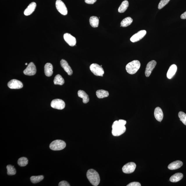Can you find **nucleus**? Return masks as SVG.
Listing matches in <instances>:
<instances>
[{
	"mask_svg": "<svg viewBox=\"0 0 186 186\" xmlns=\"http://www.w3.org/2000/svg\"><path fill=\"white\" fill-rule=\"evenodd\" d=\"M53 67L51 63H47L45 65L44 71L45 75L47 77H50L53 74Z\"/></svg>",
	"mask_w": 186,
	"mask_h": 186,
	"instance_id": "6ab92c4d",
	"label": "nucleus"
},
{
	"mask_svg": "<svg viewBox=\"0 0 186 186\" xmlns=\"http://www.w3.org/2000/svg\"><path fill=\"white\" fill-rule=\"evenodd\" d=\"M56 8L61 14L63 15H66L68 14V10L64 3L61 0H57L56 2Z\"/></svg>",
	"mask_w": 186,
	"mask_h": 186,
	"instance_id": "423d86ee",
	"label": "nucleus"
},
{
	"mask_svg": "<svg viewBox=\"0 0 186 186\" xmlns=\"http://www.w3.org/2000/svg\"><path fill=\"white\" fill-rule=\"evenodd\" d=\"M54 84L63 85L65 83V80L60 75H57L55 76L54 80Z\"/></svg>",
	"mask_w": 186,
	"mask_h": 186,
	"instance_id": "a878e982",
	"label": "nucleus"
},
{
	"mask_svg": "<svg viewBox=\"0 0 186 186\" xmlns=\"http://www.w3.org/2000/svg\"><path fill=\"white\" fill-rule=\"evenodd\" d=\"M96 94L98 98L102 99L108 97L109 95V93L108 91L103 90H99L96 93Z\"/></svg>",
	"mask_w": 186,
	"mask_h": 186,
	"instance_id": "5701e85b",
	"label": "nucleus"
},
{
	"mask_svg": "<svg viewBox=\"0 0 186 186\" xmlns=\"http://www.w3.org/2000/svg\"><path fill=\"white\" fill-rule=\"evenodd\" d=\"M51 106L58 110H62L65 108V103L63 100L60 99H56L52 101Z\"/></svg>",
	"mask_w": 186,
	"mask_h": 186,
	"instance_id": "0eeeda50",
	"label": "nucleus"
},
{
	"mask_svg": "<svg viewBox=\"0 0 186 186\" xmlns=\"http://www.w3.org/2000/svg\"><path fill=\"white\" fill-rule=\"evenodd\" d=\"M79 97L83 99V102L84 103H87L89 102V96L85 92L82 90H79L78 92Z\"/></svg>",
	"mask_w": 186,
	"mask_h": 186,
	"instance_id": "aec40b11",
	"label": "nucleus"
},
{
	"mask_svg": "<svg viewBox=\"0 0 186 186\" xmlns=\"http://www.w3.org/2000/svg\"><path fill=\"white\" fill-rule=\"evenodd\" d=\"M89 22L92 27L96 28L98 27L99 19L98 17L95 16H91L90 18Z\"/></svg>",
	"mask_w": 186,
	"mask_h": 186,
	"instance_id": "4be33fe9",
	"label": "nucleus"
},
{
	"mask_svg": "<svg viewBox=\"0 0 186 186\" xmlns=\"http://www.w3.org/2000/svg\"><path fill=\"white\" fill-rule=\"evenodd\" d=\"M146 33V31L145 30H141L139 31L131 38L130 41L133 42H137L143 38Z\"/></svg>",
	"mask_w": 186,
	"mask_h": 186,
	"instance_id": "f8f14e48",
	"label": "nucleus"
},
{
	"mask_svg": "<svg viewBox=\"0 0 186 186\" xmlns=\"http://www.w3.org/2000/svg\"><path fill=\"white\" fill-rule=\"evenodd\" d=\"M140 66V61L138 60H134L127 64L126 66V70L129 74L133 75L136 74Z\"/></svg>",
	"mask_w": 186,
	"mask_h": 186,
	"instance_id": "7ed1b4c3",
	"label": "nucleus"
},
{
	"mask_svg": "<svg viewBox=\"0 0 186 186\" xmlns=\"http://www.w3.org/2000/svg\"><path fill=\"white\" fill-rule=\"evenodd\" d=\"M87 177L90 183L93 185L97 186L99 185L100 182V178L96 171L93 169L88 170L87 173Z\"/></svg>",
	"mask_w": 186,
	"mask_h": 186,
	"instance_id": "f257e3e1",
	"label": "nucleus"
},
{
	"mask_svg": "<svg viewBox=\"0 0 186 186\" xmlns=\"http://www.w3.org/2000/svg\"><path fill=\"white\" fill-rule=\"evenodd\" d=\"M24 74L27 76H32L36 74V68L34 64L31 62L24 71Z\"/></svg>",
	"mask_w": 186,
	"mask_h": 186,
	"instance_id": "6e6552de",
	"label": "nucleus"
},
{
	"mask_svg": "<svg viewBox=\"0 0 186 186\" xmlns=\"http://www.w3.org/2000/svg\"><path fill=\"white\" fill-rule=\"evenodd\" d=\"M66 146V144L64 141L57 140L52 141L50 145L51 149L54 151H59L63 150Z\"/></svg>",
	"mask_w": 186,
	"mask_h": 186,
	"instance_id": "20e7f679",
	"label": "nucleus"
},
{
	"mask_svg": "<svg viewBox=\"0 0 186 186\" xmlns=\"http://www.w3.org/2000/svg\"><path fill=\"white\" fill-rule=\"evenodd\" d=\"M140 183L138 182H133L129 183L127 186H141Z\"/></svg>",
	"mask_w": 186,
	"mask_h": 186,
	"instance_id": "473e14b6",
	"label": "nucleus"
},
{
	"mask_svg": "<svg viewBox=\"0 0 186 186\" xmlns=\"http://www.w3.org/2000/svg\"><path fill=\"white\" fill-rule=\"evenodd\" d=\"M29 160L26 157L20 158L18 161V164L21 166H25L28 164Z\"/></svg>",
	"mask_w": 186,
	"mask_h": 186,
	"instance_id": "c85d7f7f",
	"label": "nucleus"
},
{
	"mask_svg": "<svg viewBox=\"0 0 186 186\" xmlns=\"http://www.w3.org/2000/svg\"><path fill=\"white\" fill-rule=\"evenodd\" d=\"M118 121L119 122V123L122 125H126V124L127 123V121H125V120H119Z\"/></svg>",
	"mask_w": 186,
	"mask_h": 186,
	"instance_id": "f704fd0d",
	"label": "nucleus"
},
{
	"mask_svg": "<svg viewBox=\"0 0 186 186\" xmlns=\"http://www.w3.org/2000/svg\"><path fill=\"white\" fill-rule=\"evenodd\" d=\"M90 69L95 76L102 77L104 74V71L102 67L98 64H92L90 65Z\"/></svg>",
	"mask_w": 186,
	"mask_h": 186,
	"instance_id": "39448f33",
	"label": "nucleus"
},
{
	"mask_svg": "<svg viewBox=\"0 0 186 186\" xmlns=\"http://www.w3.org/2000/svg\"><path fill=\"white\" fill-rule=\"evenodd\" d=\"M154 115L157 121L161 122L163 118V114L162 110L160 108L157 107L156 108L154 112Z\"/></svg>",
	"mask_w": 186,
	"mask_h": 186,
	"instance_id": "dca6fc26",
	"label": "nucleus"
},
{
	"mask_svg": "<svg viewBox=\"0 0 186 186\" xmlns=\"http://www.w3.org/2000/svg\"><path fill=\"white\" fill-rule=\"evenodd\" d=\"M36 7V3L35 2H32L29 5L27 8L24 11V14L25 16H29L31 15L35 10Z\"/></svg>",
	"mask_w": 186,
	"mask_h": 186,
	"instance_id": "2eb2a0df",
	"label": "nucleus"
},
{
	"mask_svg": "<svg viewBox=\"0 0 186 186\" xmlns=\"http://www.w3.org/2000/svg\"><path fill=\"white\" fill-rule=\"evenodd\" d=\"M129 5V3L128 1H123L118 8V12L120 13L125 12L128 8Z\"/></svg>",
	"mask_w": 186,
	"mask_h": 186,
	"instance_id": "b1692460",
	"label": "nucleus"
},
{
	"mask_svg": "<svg viewBox=\"0 0 186 186\" xmlns=\"http://www.w3.org/2000/svg\"><path fill=\"white\" fill-rule=\"evenodd\" d=\"M136 168V165L134 162H129L124 165L122 170L124 173L130 174L134 172Z\"/></svg>",
	"mask_w": 186,
	"mask_h": 186,
	"instance_id": "1a4fd4ad",
	"label": "nucleus"
},
{
	"mask_svg": "<svg viewBox=\"0 0 186 186\" xmlns=\"http://www.w3.org/2000/svg\"><path fill=\"white\" fill-rule=\"evenodd\" d=\"M25 65H27V63H25Z\"/></svg>",
	"mask_w": 186,
	"mask_h": 186,
	"instance_id": "e433bc0d",
	"label": "nucleus"
},
{
	"mask_svg": "<svg viewBox=\"0 0 186 186\" xmlns=\"http://www.w3.org/2000/svg\"><path fill=\"white\" fill-rule=\"evenodd\" d=\"M178 116L180 121H181L184 125H186V114L183 112L180 111L178 113Z\"/></svg>",
	"mask_w": 186,
	"mask_h": 186,
	"instance_id": "c756f323",
	"label": "nucleus"
},
{
	"mask_svg": "<svg viewBox=\"0 0 186 186\" xmlns=\"http://www.w3.org/2000/svg\"><path fill=\"white\" fill-rule=\"evenodd\" d=\"M97 0H85V3L89 4H93Z\"/></svg>",
	"mask_w": 186,
	"mask_h": 186,
	"instance_id": "72a5a7b5",
	"label": "nucleus"
},
{
	"mask_svg": "<svg viewBox=\"0 0 186 186\" xmlns=\"http://www.w3.org/2000/svg\"><path fill=\"white\" fill-rule=\"evenodd\" d=\"M7 174L9 176H13L16 174V170L14 166L11 165H7Z\"/></svg>",
	"mask_w": 186,
	"mask_h": 186,
	"instance_id": "bb28decb",
	"label": "nucleus"
},
{
	"mask_svg": "<svg viewBox=\"0 0 186 186\" xmlns=\"http://www.w3.org/2000/svg\"><path fill=\"white\" fill-rule=\"evenodd\" d=\"M177 70V67L176 65H171L167 73V77L169 79H172L176 74Z\"/></svg>",
	"mask_w": 186,
	"mask_h": 186,
	"instance_id": "f3484780",
	"label": "nucleus"
},
{
	"mask_svg": "<svg viewBox=\"0 0 186 186\" xmlns=\"http://www.w3.org/2000/svg\"><path fill=\"white\" fill-rule=\"evenodd\" d=\"M181 18L182 19H186V11L181 15Z\"/></svg>",
	"mask_w": 186,
	"mask_h": 186,
	"instance_id": "c9c22d12",
	"label": "nucleus"
},
{
	"mask_svg": "<svg viewBox=\"0 0 186 186\" xmlns=\"http://www.w3.org/2000/svg\"><path fill=\"white\" fill-rule=\"evenodd\" d=\"M61 66L69 76L72 75L73 71L67 62L64 59H62L61 61Z\"/></svg>",
	"mask_w": 186,
	"mask_h": 186,
	"instance_id": "4468645a",
	"label": "nucleus"
},
{
	"mask_svg": "<svg viewBox=\"0 0 186 186\" xmlns=\"http://www.w3.org/2000/svg\"><path fill=\"white\" fill-rule=\"evenodd\" d=\"M44 178V177L43 176H31L30 179L33 183L35 184L42 181Z\"/></svg>",
	"mask_w": 186,
	"mask_h": 186,
	"instance_id": "cd10ccee",
	"label": "nucleus"
},
{
	"mask_svg": "<svg viewBox=\"0 0 186 186\" xmlns=\"http://www.w3.org/2000/svg\"><path fill=\"white\" fill-rule=\"evenodd\" d=\"M133 22L132 19L130 17H127L122 21L121 22V26L123 27H127L130 25Z\"/></svg>",
	"mask_w": 186,
	"mask_h": 186,
	"instance_id": "393cba45",
	"label": "nucleus"
},
{
	"mask_svg": "<svg viewBox=\"0 0 186 186\" xmlns=\"http://www.w3.org/2000/svg\"><path fill=\"white\" fill-rule=\"evenodd\" d=\"M170 0H161L160 2L159 3L158 8L159 9H160L164 7L165 5L168 4Z\"/></svg>",
	"mask_w": 186,
	"mask_h": 186,
	"instance_id": "7c9ffc66",
	"label": "nucleus"
},
{
	"mask_svg": "<svg viewBox=\"0 0 186 186\" xmlns=\"http://www.w3.org/2000/svg\"><path fill=\"white\" fill-rule=\"evenodd\" d=\"M59 185V186H70V185H69L68 182L65 181H63L60 182L59 184V185Z\"/></svg>",
	"mask_w": 186,
	"mask_h": 186,
	"instance_id": "2f4dec72",
	"label": "nucleus"
},
{
	"mask_svg": "<svg viewBox=\"0 0 186 186\" xmlns=\"http://www.w3.org/2000/svg\"><path fill=\"white\" fill-rule=\"evenodd\" d=\"M183 165L182 161L178 160L173 162L168 165V168L170 170H175L179 169Z\"/></svg>",
	"mask_w": 186,
	"mask_h": 186,
	"instance_id": "a211bd4d",
	"label": "nucleus"
},
{
	"mask_svg": "<svg viewBox=\"0 0 186 186\" xmlns=\"http://www.w3.org/2000/svg\"><path fill=\"white\" fill-rule=\"evenodd\" d=\"M156 65V61H154V60L150 61L147 64L145 72V74L146 76V77L150 76Z\"/></svg>",
	"mask_w": 186,
	"mask_h": 186,
	"instance_id": "ddd939ff",
	"label": "nucleus"
},
{
	"mask_svg": "<svg viewBox=\"0 0 186 186\" xmlns=\"http://www.w3.org/2000/svg\"><path fill=\"white\" fill-rule=\"evenodd\" d=\"M183 177V174L178 173L172 176L170 178V181L172 182H177L181 180Z\"/></svg>",
	"mask_w": 186,
	"mask_h": 186,
	"instance_id": "412c9836",
	"label": "nucleus"
},
{
	"mask_svg": "<svg viewBox=\"0 0 186 186\" xmlns=\"http://www.w3.org/2000/svg\"><path fill=\"white\" fill-rule=\"evenodd\" d=\"M63 38L65 42L70 46H74L76 44V38L70 33H67L64 34Z\"/></svg>",
	"mask_w": 186,
	"mask_h": 186,
	"instance_id": "9b49d317",
	"label": "nucleus"
},
{
	"mask_svg": "<svg viewBox=\"0 0 186 186\" xmlns=\"http://www.w3.org/2000/svg\"><path fill=\"white\" fill-rule=\"evenodd\" d=\"M112 133L114 136H119L123 134L126 130L125 125H122L118 121H114L112 125Z\"/></svg>",
	"mask_w": 186,
	"mask_h": 186,
	"instance_id": "f03ea898",
	"label": "nucleus"
},
{
	"mask_svg": "<svg viewBox=\"0 0 186 186\" xmlns=\"http://www.w3.org/2000/svg\"><path fill=\"white\" fill-rule=\"evenodd\" d=\"M8 86L11 89H20L23 87V84L19 80L13 79L8 82Z\"/></svg>",
	"mask_w": 186,
	"mask_h": 186,
	"instance_id": "9d476101",
	"label": "nucleus"
}]
</instances>
